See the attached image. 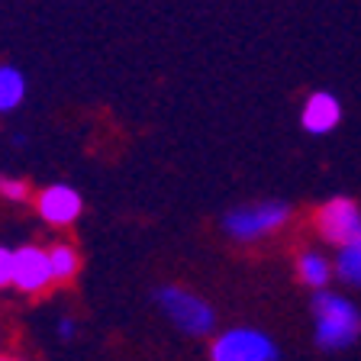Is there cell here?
<instances>
[{
  "label": "cell",
  "instance_id": "cell-1",
  "mask_svg": "<svg viewBox=\"0 0 361 361\" xmlns=\"http://www.w3.org/2000/svg\"><path fill=\"white\" fill-rule=\"evenodd\" d=\"M313 319H316V345L326 352L348 348L361 336V313L352 300L329 290H313Z\"/></svg>",
  "mask_w": 361,
  "mask_h": 361
},
{
  "label": "cell",
  "instance_id": "cell-2",
  "mask_svg": "<svg viewBox=\"0 0 361 361\" xmlns=\"http://www.w3.org/2000/svg\"><path fill=\"white\" fill-rule=\"evenodd\" d=\"M290 219V207L284 200H262L235 207L223 216V233L235 242H255L262 235L274 233Z\"/></svg>",
  "mask_w": 361,
  "mask_h": 361
},
{
  "label": "cell",
  "instance_id": "cell-3",
  "mask_svg": "<svg viewBox=\"0 0 361 361\" xmlns=\"http://www.w3.org/2000/svg\"><path fill=\"white\" fill-rule=\"evenodd\" d=\"M155 300H158V307H161V313H165L180 332H190V336H207V332H213V323H216L213 307L203 300V297L190 293L188 287H174V284L158 287Z\"/></svg>",
  "mask_w": 361,
  "mask_h": 361
},
{
  "label": "cell",
  "instance_id": "cell-4",
  "mask_svg": "<svg viewBox=\"0 0 361 361\" xmlns=\"http://www.w3.org/2000/svg\"><path fill=\"white\" fill-rule=\"evenodd\" d=\"M210 361H281V352L271 342V336L239 326L213 338Z\"/></svg>",
  "mask_w": 361,
  "mask_h": 361
},
{
  "label": "cell",
  "instance_id": "cell-5",
  "mask_svg": "<svg viewBox=\"0 0 361 361\" xmlns=\"http://www.w3.org/2000/svg\"><path fill=\"white\" fill-rule=\"evenodd\" d=\"M316 229L332 245H348L361 235V210L352 197H332L316 213Z\"/></svg>",
  "mask_w": 361,
  "mask_h": 361
},
{
  "label": "cell",
  "instance_id": "cell-6",
  "mask_svg": "<svg viewBox=\"0 0 361 361\" xmlns=\"http://www.w3.org/2000/svg\"><path fill=\"white\" fill-rule=\"evenodd\" d=\"M52 284V264H49V248L23 245L13 248V287L20 293H42Z\"/></svg>",
  "mask_w": 361,
  "mask_h": 361
},
{
  "label": "cell",
  "instance_id": "cell-7",
  "mask_svg": "<svg viewBox=\"0 0 361 361\" xmlns=\"http://www.w3.org/2000/svg\"><path fill=\"white\" fill-rule=\"evenodd\" d=\"M36 210L49 226H71L84 210V200L75 188L68 184H49L36 197Z\"/></svg>",
  "mask_w": 361,
  "mask_h": 361
},
{
  "label": "cell",
  "instance_id": "cell-8",
  "mask_svg": "<svg viewBox=\"0 0 361 361\" xmlns=\"http://www.w3.org/2000/svg\"><path fill=\"white\" fill-rule=\"evenodd\" d=\"M338 120H342V106H338V100L332 97V94H326V90L310 94L307 104H303V116H300L307 133L323 135V133H329V129H336Z\"/></svg>",
  "mask_w": 361,
  "mask_h": 361
},
{
  "label": "cell",
  "instance_id": "cell-9",
  "mask_svg": "<svg viewBox=\"0 0 361 361\" xmlns=\"http://www.w3.org/2000/svg\"><path fill=\"white\" fill-rule=\"evenodd\" d=\"M49 264H52V284H71L81 271V258L68 242L49 248Z\"/></svg>",
  "mask_w": 361,
  "mask_h": 361
},
{
  "label": "cell",
  "instance_id": "cell-10",
  "mask_svg": "<svg viewBox=\"0 0 361 361\" xmlns=\"http://www.w3.org/2000/svg\"><path fill=\"white\" fill-rule=\"evenodd\" d=\"M26 97V75L13 65H0V113H10Z\"/></svg>",
  "mask_w": 361,
  "mask_h": 361
},
{
  "label": "cell",
  "instance_id": "cell-11",
  "mask_svg": "<svg viewBox=\"0 0 361 361\" xmlns=\"http://www.w3.org/2000/svg\"><path fill=\"white\" fill-rule=\"evenodd\" d=\"M336 274L345 281V284L361 287V235L358 239H352L348 245H338Z\"/></svg>",
  "mask_w": 361,
  "mask_h": 361
},
{
  "label": "cell",
  "instance_id": "cell-12",
  "mask_svg": "<svg viewBox=\"0 0 361 361\" xmlns=\"http://www.w3.org/2000/svg\"><path fill=\"white\" fill-rule=\"evenodd\" d=\"M297 271H300V281H303V284L313 287V290L326 287V284H329V278H332L329 262H326L319 252H303L300 262H297Z\"/></svg>",
  "mask_w": 361,
  "mask_h": 361
},
{
  "label": "cell",
  "instance_id": "cell-13",
  "mask_svg": "<svg viewBox=\"0 0 361 361\" xmlns=\"http://www.w3.org/2000/svg\"><path fill=\"white\" fill-rule=\"evenodd\" d=\"M0 197L10 203H23L30 197V184L23 178H0Z\"/></svg>",
  "mask_w": 361,
  "mask_h": 361
},
{
  "label": "cell",
  "instance_id": "cell-14",
  "mask_svg": "<svg viewBox=\"0 0 361 361\" xmlns=\"http://www.w3.org/2000/svg\"><path fill=\"white\" fill-rule=\"evenodd\" d=\"M0 287H13V248L0 245Z\"/></svg>",
  "mask_w": 361,
  "mask_h": 361
},
{
  "label": "cell",
  "instance_id": "cell-15",
  "mask_svg": "<svg viewBox=\"0 0 361 361\" xmlns=\"http://www.w3.org/2000/svg\"><path fill=\"white\" fill-rule=\"evenodd\" d=\"M59 336L61 338H71V336H75V323H71V319H61V323H59Z\"/></svg>",
  "mask_w": 361,
  "mask_h": 361
},
{
  "label": "cell",
  "instance_id": "cell-16",
  "mask_svg": "<svg viewBox=\"0 0 361 361\" xmlns=\"http://www.w3.org/2000/svg\"><path fill=\"white\" fill-rule=\"evenodd\" d=\"M0 361H23V358H0Z\"/></svg>",
  "mask_w": 361,
  "mask_h": 361
}]
</instances>
